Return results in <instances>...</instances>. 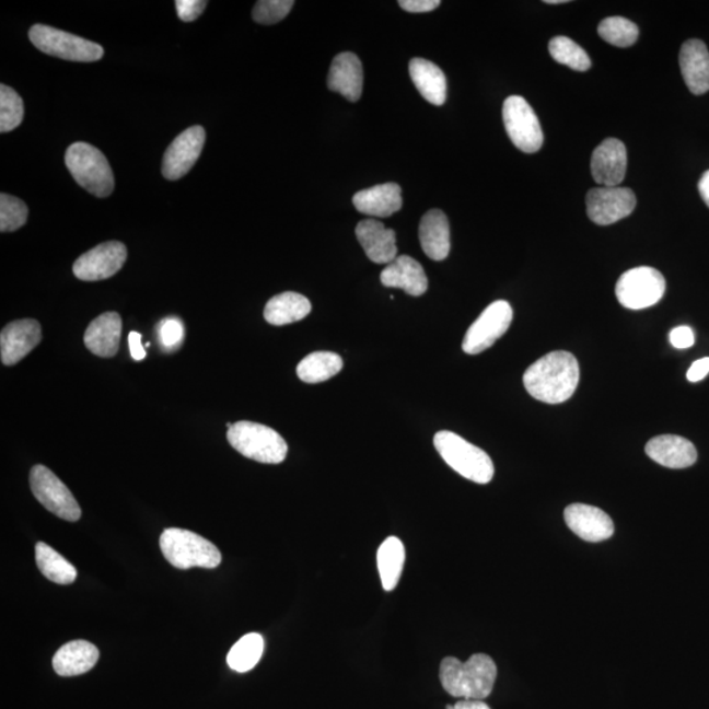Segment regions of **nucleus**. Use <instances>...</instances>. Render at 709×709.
<instances>
[{
  "label": "nucleus",
  "instance_id": "nucleus-15",
  "mask_svg": "<svg viewBox=\"0 0 709 709\" xmlns=\"http://www.w3.org/2000/svg\"><path fill=\"white\" fill-rule=\"evenodd\" d=\"M627 148L616 138H607L591 156V174L603 187H619L627 174Z\"/></svg>",
  "mask_w": 709,
  "mask_h": 709
},
{
  "label": "nucleus",
  "instance_id": "nucleus-19",
  "mask_svg": "<svg viewBox=\"0 0 709 709\" xmlns=\"http://www.w3.org/2000/svg\"><path fill=\"white\" fill-rule=\"evenodd\" d=\"M354 233L373 263L387 266L397 258L396 232L387 229L383 222L374 219L360 221Z\"/></svg>",
  "mask_w": 709,
  "mask_h": 709
},
{
  "label": "nucleus",
  "instance_id": "nucleus-22",
  "mask_svg": "<svg viewBox=\"0 0 709 709\" xmlns=\"http://www.w3.org/2000/svg\"><path fill=\"white\" fill-rule=\"evenodd\" d=\"M679 65L683 79L694 95L709 91V51L700 39H688L682 45Z\"/></svg>",
  "mask_w": 709,
  "mask_h": 709
},
{
  "label": "nucleus",
  "instance_id": "nucleus-6",
  "mask_svg": "<svg viewBox=\"0 0 709 709\" xmlns=\"http://www.w3.org/2000/svg\"><path fill=\"white\" fill-rule=\"evenodd\" d=\"M230 445L241 455L263 464L284 462L288 445L279 432L265 425L241 420L228 430Z\"/></svg>",
  "mask_w": 709,
  "mask_h": 709
},
{
  "label": "nucleus",
  "instance_id": "nucleus-5",
  "mask_svg": "<svg viewBox=\"0 0 709 709\" xmlns=\"http://www.w3.org/2000/svg\"><path fill=\"white\" fill-rule=\"evenodd\" d=\"M66 167L75 182L96 197H108L114 193L115 177L109 162L101 150L90 143L75 142L65 156Z\"/></svg>",
  "mask_w": 709,
  "mask_h": 709
},
{
  "label": "nucleus",
  "instance_id": "nucleus-18",
  "mask_svg": "<svg viewBox=\"0 0 709 709\" xmlns=\"http://www.w3.org/2000/svg\"><path fill=\"white\" fill-rule=\"evenodd\" d=\"M363 65L351 51L340 53L333 59L328 71L327 85L333 92H338L348 102H358L363 92Z\"/></svg>",
  "mask_w": 709,
  "mask_h": 709
},
{
  "label": "nucleus",
  "instance_id": "nucleus-1",
  "mask_svg": "<svg viewBox=\"0 0 709 709\" xmlns=\"http://www.w3.org/2000/svg\"><path fill=\"white\" fill-rule=\"evenodd\" d=\"M523 383L535 399L549 405L562 404L573 396L580 383V365L573 353L554 351L524 372Z\"/></svg>",
  "mask_w": 709,
  "mask_h": 709
},
{
  "label": "nucleus",
  "instance_id": "nucleus-28",
  "mask_svg": "<svg viewBox=\"0 0 709 709\" xmlns=\"http://www.w3.org/2000/svg\"><path fill=\"white\" fill-rule=\"evenodd\" d=\"M311 312L312 304L305 295L284 292L267 302L265 319L274 326H284L304 319Z\"/></svg>",
  "mask_w": 709,
  "mask_h": 709
},
{
  "label": "nucleus",
  "instance_id": "nucleus-12",
  "mask_svg": "<svg viewBox=\"0 0 709 709\" xmlns=\"http://www.w3.org/2000/svg\"><path fill=\"white\" fill-rule=\"evenodd\" d=\"M636 202L632 189L623 187L593 188L586 195L588 216L597 225H613L632 213Z\"/></svg>",
  "mask_w": 709,
  "mask_h": 709
},
{
  "label": "nucleus",
  "instance_id": "nucleus-16",
  "mask_svg": "<svg viewBox=\"0 0 709 709\" xmlns=\"http://www.w3.org/2000/svg\"><path fill=\"white\" fill-rule=\"evenodd\" d=\"M563 518L568 527L584 542L601 543L607 541L615 532L613 519L594 505L570 504L565 509Z\"/></svg>",
  "mask_w": 709,
  "mask_h": 709
},
{
  "label": "nucleus",
  "instance_id": "nucleus-3",
  "mask_svg": "<svg viewBox=\"0 0 709 709\" xmlns=\"http://www.w3.org/2000/svg\"><path fill=\"white\" fill-rule=\"evenodd\" d=\"M433 445L444 462L469 481L485 485L495 477V464L488 453L466 442L457 433L440 431L433 438Z\"/></svg>",
  "mask_w": 709,
  "mask_h": 709
},
{
  "label": "nucleus",
  "instance_id": "nucleus-20",
  "mask_svg": "<svg viewBox=\"0 0 709 709\" xmlns=\"http://www.w3.org/2000/svg\"><path fill=\"white\" fill-rule=\"evenodd\" d=\"M380 278L384 287L403 289L414 298L425 294L429 288L422 265L409 255L397 256L383 269Z\"/></svg>",
  "mask_w": 709,
  "mask_h": 709
},
{
  "label": "nucleus",
  "instance_id": "nucleus-21",
  "mask_svg": "<svg viewBox=\"0 0 709 709\" xmlns=\"http://www.w3.org/2000/svg\"><path fill=\"white\" fill-rule=\"evenodd\" d=\"M647 455L656 464L672 469H685L698 460V452L689 440L676 435H661L649 440Z\"/></svg>",
  "mask_w": 709,
  "mask_h": 709
},
{
  "label": "nucleus",
  "instance_id": "nucleus-43",
  "mask_svg": "<svg viewBox=\"0 0 709 709\" xmlns=\"http://www.w3.org/2000/svg\"><path fill=\"white\" fill-rule=\"evenodd\" d=\"M129 348H130V354L131 358H133L137 361H140L144 358H147V351H144V348L141 344V334L137 332H131L129 334Z\"/></svg>",
  "mask_w": 709,
  "mask_h": 709
},
{
  "label": "nucleus",
  "instance_id": "nucleus-32",
  "mask_svg": "<svg viewBox=\"0 0 709 709\" xmlns=\"http://www.w3.org/2000/svg\"><path fill=\"white\" fill-rule=\"evenodd\" d=\"M265 650V640L259 634H248L236 641L228 654V665L234 672L246 673L258 665Z\"/></svg>",
  "mask_w": 709,
  "mask_h": 709
},
{
  "label": "nucleus",
  "instance_id": "nucleus-40",
  "mask_svg": "<svg viewBox=\"0 0 709 709\" xmlns=\"http://www.w3.org/2000/svg\"><path fill=\"white\" fill-rule=\"evenodd\" d=\"M670 344L678 350L693 347L695 344V334L691 327L678 326L670 332Z\"/></svg>",
  "mask_w": 709,
  "mask_h": 709
},
{
  "label": "nucleus",
  "instance_id": "nucleus-34",
  "mask_svg": "<svg viewBox=\"0 0 709 709\" xmlns=\"http://www.w3.org/2000/svg\"><path fill=\"white\" fill-rule=\"evenodd\" d=\"M597 33L604 42L617 46V48H628L637 42L640 32L639 26L630 20L613 16L603 20L597 26Z\"/></svg>",
  "mask_w": 709,
  "mask_h": 709
},
{
  "label": "nucleus",
  "instance_id": "nucleus-38",
  "mask_svg": "<svg viewBox=\"0 0 709 709\" xmlns=\"http://www.w3.org/2000/svg\"><path fill=\"white\" fill-rule=\"evenodd\" d=\"M156 335L161 347L166 352L179 350L184 338H186L183 322L176 317H168L161 321V324L156 327Z\"/></svg>",
  "mask_w": 709,
  "mask_h": 709
},
{
  "label": "nucleus",
  "instance_id": "nucleus-42",
  "mask_svg": "<svg viewBox=\"0 0 709 709\" xmlns=\"http://www.w3.org/2000/svg\"><path fill=\"white\" fill-rule=\"evenodd\" d=\"M708 373L709 358H702L700 360H696L695 363L689 367V370L687 372V380L691 381V383H698V381L706 379Z\"/></svg>",
  "mask_w": 709,
  "mask_h": 709
},
{
  "label": "nucleus",
  "instance_id": "nucleus-9",
  "mask_svg": "<svg viewBox=\"0 0 709 709\" xmlns=\"http://www.w3.org/2000/svg\"><path fill=\"white\" fill-rule=\"evenodd\" d=\"M33 496L51 514L68 522H77L82 516L77 499L68 486L44 465L33 466L30 475Z\"/></svg>",
  "mask_w": 709,
  "mask_h": 709
},
{
  "label": "nucleus",
  "instance_id": "nucleus-39",
  "mask_svg": "<svg viewBox=\"0 0 709 709\" xmlns=\"http://www.w3.org/2000/svg\"><path fill=\"white\" fill-rule=\"evenodd\" d=\"M207 5L208 2H204V0H176L175 2L177 16L186 23L199 19Z\"/></svg>",
  "mask_w": 709,
  "mask_h": 709
},
{
  "label": "nucleus",
  "instance_id": "nucleus-30",
  "mask_svg": "<svg viewBox=\"0 0 709 709\" xmlns=\"http://www.w3.org/2000/svg\"><path fill=\"white\" fill-rule=\"evenodd\" d=\"M344 368V360L338 353L317 351L309 353L298 365V376L306 384L325 383Z\"/></svg>",
  "mask_w": 709,
  "mask_h": 709
},
{
  "label": "nucleus",
  "instance_id": "nucleus-8",
  "mask_svg": "<svg viewBox=\"0 0 709 709\" xmlns=\"http://www.w3.org/2000/svg\"><path fill=\"white\" fill-rule=\"evenodd\" d=\"M666 291V281L652 267H636L624 272L616 282V299L630 311H642L661 301Z\"/></svg>",
  "mask_w": 709,
  "mask_h": 709
},
{
  "label": "nucleus",
  "instance_id": "nucleus-37",
  "mask_svg": "<svg viewBox=\"0 0 709 709\" xmlns=\"http://www.w3.org/2000/svg\"><path fill=\"white\" fill-rule=\"evenodd\" d=\"M293 0H259L253 10V19L263 25H272L284 20L293 9Z\"/></svg>",
  "mask_w": 709,
  "mask_h": 709
},
{
  "label": "nucleus",
  "instance_id": "nucleus-14",
  "mask_svg": "<svg viewBox=\"0 0 709 709\" xmlns=\"http://www.w3.org/2000/svg\"><path fill=\"white\" fill-rule=\"evenodd\" d=\"M206 129L195 125L184 131L171 142L164 153L162 174L168 181L181 179L195 166L206 144Z\"/></svg>",
  "mask_w": 709,
  "mask_h": 709
},
{
  "label": "nucleus",
  "instance_id": "nucleus-27",
  "mask_svg": "<svg viewBox=\"0 0 709 709\" xmlns=\"http://www.w3.org/2000/svg\"><path fill=\"white\" fill-rule=\"evenodd\" d=\"M409 72L414 85L425 101L443 105L446 101V78L442 69L425 58H412Z\"/></svg>",
  "mask_w": 709,
  "mask_h": 709
},
{
  "label": "nucleus",
  "instance_id": "nucleus-4",
  "mask_svg": "<svg viewBox=\"0 0 709 709\" xmlns=\"http://www.w3.org/2000/svg\"><path fill=\"white\" fill-rule=\"evenodd\" d=\"M160 545L163 556L177 569H214L222 560L221 551L213 543L187 530H164Z\"/></svg>",
  "mask_w": 709,
  "mask_h": 709
},
{
  "label": "nucleus",
  "instance_id": "nucleus-33",
  "mask_svg": "<svg viewBox=\"0 0 709 709\" xmlns=\"http://www.w3.org/2000/svg\"><path fill=\"white\" fill-rule=\"evenodd\" d=\"M549 53L556 62L568 66L571 70L588 71L591 68L588 53L569 37L557 36L551 38Z\"/></svg>",
  "mask_w": 709,
  "mask_h": 709
},
{
  "label": "nucleus",
  "instance_id": "nucleus-11",
  "mask_svg": "<svg viewBox=\"0 0 709 709\" xmlns=\"http://www.w3.org/2000/svg\"><path fill=\"white\" fill-rule=\"evenodd\" d=\"M512 317L514 312L508 301L492 302L466 332L463 340L464 352L477 354L488 350L509 330Z\"/></svg>",
  "mask_w": 709,
  "mask_h": 709
},
{
  "label": "nucleus",
  "instance_id": "nucleus-25",
  "mask_svg": "<svg viewBox=\"0 0 709 709\" xmlns=\"http://www.w3.org/2000/svg\"><path fill=\"white\" fill-rule=\"evenodd\" d=\"M419 241L423 252L432 260H444L451 252L450 222L440 209L427 212L419 225Z\"/></svg>",
  "mask_w": 709,
  "mask_h": 709
},
{
  "label": "nucleus",
  "instance_id": "nucleus-36",
  "mask_svg": "<svg viewBox=\"0 0 709 709\" xmlns=\"http://www.w3.org/2000/svg\"><path fill=\"white\" fill-rule=\"evenodd\" d=\"M28 220V207L15 196L0 195V232H16Z\"/></svg>",
  "mask_w": 709,
  "mask_h": 709
},
{
  "label": "nucleus",
  "instance_id": "nucleus-35",
  "mask_svg": "<svg viewBox=\"0 0 709 709\" xmlns=\"http://www.w3.org/2000/svg\"><path fill=\"white\" fill-rule=\"evenodd\" d=\"M24 103L15 90L0 85V133H9L22 124Z\"/></svg>",
  "mask_w": 709,
  "mask_h": 709
},
{
  "label": "nucleus",
  "instance_id": "nucleus-41",
  "mask_svg": "<svg viewBox=\"0 0 709 709\" xmlns=\"http://www.w3.org/2000/svg\"><path fill=\"white\" fill-rule=\"evenodd\" d=\"M398 4L407 12L423 13L437 10L440 0H399Z\"/></svg>",
  "mask_w": 709,
  "mask_h": 709
},
{
  "label": "nucleus",
  "instance_id": "nucleus-45",
  "mask_svg": "<svg viewBox=\"0 0 709 709\" xmlns=\"http://www.w3.org/2000/svg\"><path fill=\"white\" fill-rule=\"evenodd\" d=\"M699 193L701 199L705 200L709 208V170L700 177L699 181Z\"/></svg>",
  "mask_w": 709,
  "mask_h": 709
},
{
  "label": "nucleus",
  "instance_id": "nucleus-24",
  "mask_svg": "<svg viewBox=\"0 0 709 709\" xmlns=\"http://www.w3.org/2000/svg\"><path fill=\"white\" fill-rule=\"evenodd\" d=\"M352 202L360 213L385 219L403 208V189L396 183L379 184L359 190L353 195Z\"/></svg>",
  "mask_w": 709,
  "mask_h": 709
},
{
  "label": "nucleus",
  "instance_id": "nucleus-13",
  "mask_svg": "<svg viewBox=\"0 0 709 709\" xmlns=\"http://www.w3.org/2000/svg\"><path fill=\"white\" fill-rule=\"evenodd\" d=\"M128 249L124 243L111 241L102 243L79 256L72 266L75 278L82 281H98L112 278L127 260Z\"/></svg>",
  "mask_w": 709,
  "mask_h": 709
},
{
  "label": "nucleus",
  "instance_id": "nucleus-44",
  "mask_svg": "<svg viewBox=\"0 0 709 709\" xmlns=\"http://www.w3.org/2000/svg\"><path fill=\"white\" fill-rule=\"evenodd\" d=\"M455 709H491L484 700H458Z\"/></svg>",
  "mask_w": 709,
  "mask_h": 709
},
{
  "label": "nucleus",
  "instance_id": "nucleus-29",
  "mask_svg": "<svg viewBox=\"0 0 709 709\" xmlns=\"http://www.w3.org/2000/svg\"><path fill=\"white\" fill-rule=\"evenodd\" d=\"M405 547L398 537H387L377 551V567L385 591L397 588L405 563Z\"/></svg>",
  "mask_w": 709,
  "mask_h": 709
},
{
  "label": "nucleus",
  "instance_id": "nucleus-47",
  "mask_svg": "<svg viewBox=\"0 0 709 709\" xmlns=\"http://www.w3.org/2000/svg\"><path fill=\"white\" fill-rule=\"evenodd\" d=\"M445 709H455V706H446Z\"/></svg>",
  "mask_w": 709,
  "mask_h": 709
},
{
  "label": "nucleus",
  "instance_id": "nucleus-31",
  "mask_svg": "<svg viewBox=\"0 0 709 709\" xmlns=\"http://www.w3.org/2000/svg\"><path fill=\"white\" fill-rule=\"evenodd\" d=\"M36 563L43 576L58 584H70L77 580V569L48 544H36Z\"/></svg>",
  "mask_w": 709,
  "mask_h": 709
},
{
  "label": "nucleus",
  "instance_id": "nucleus-7",
  "mask_svg": "<svg viewBox=\"0 0 709 709\" xmlns=\"http://www.w3.org/2000/svg\"><path fill=\"white\" fill-rule=\"evenodd\" d=\"M30 39L45 55L65 61L96 62L104 56L103 46L49 25H33L30 30Z\"/></svg>",
  "mask_w": 709,
  "mask_h": 709
},
{
  "label": "nucleus",
  "instance_id": "nucleus-2",
  "mask_svg": "<svg viewBox=\"0 0 709 709\" xmlns=\"http://www.w3.org/2000/svg\"><path fill=\"white\" fill-rule=\"evenodd\" d=\"M497 665L488 654H473L462 662L446 656L440 663L439 678L445 693L462 700H484L490 696L497 679Z\"/></svg>",
  "mask_w": 709,
  "mask_h": 709
},
{
  "label": "nucleus",
  "instance_id": "nucleus-10",
  "mask_svg": "<svg viewBox=\"0 0 709 709\" xmlns=\"http://www.w3.org/2000/svg\"><path fill=\"white\" fill-rule=\"evenodd\" d=\"M503 123L512 143L523 153L541 150L544 135L541 123L531 105L522 96H510L503 103Z\"/></svg>",
  "mask_w": 709,
  "mask_h": 709
},
{
  "label": "nucleus",
  "instance_id": "nucleus-23",
  "mask_svg": "<svg viewBox=\"0 0 709 709\" xmlns=\"http://www.w3.org/2000/svg\"><path fill=\"white\" fill-rule=\"evenodd\" d=\"M123 322L116 312L98 315L84 333V345L101 358H114L120 347Z\"/></svg>",
  "mask_w": 709,
  "mask_h": 709
},
{
  "label": "nucleus",
  "instance_id": "nucleus-26",
  "mask_svg": "<svg viewBox=\"0 0 709 709\" xmlns=\"http://www.w3.org/2000/svg\"><path fill=\"white\" fill-rule=\"evenodd\" d=\"M97 660L98 650L94 643L75 640L57 650L53 656V669L61 676H77L90 672Z\"/></svg>",
  "mask_w": 709,
  "mask_h": 709
},
{
  "label": "nucleus",
  "instance_id": "nucleus-46",
  "mask_svg": "<svg viewBox=\"0 0 709 709\" xmlns=\"http://www.w3.org/2000/svg\"><path fill=\"white\" fill-rule=\"evenodd\" d=\"M567 2H568V0H547V2H545V3H548V4H561V3H567Z\"/></svg>",
  "mask_w": 709,
  "mask_h": 709
},
{
  "label": "nucleus",
  "instance_id": "nucleus-17",
  "mask_svg": "<svg viewBox=\"0 0 709 709\" xmlns=\"http://www.w3.org/2000/svg\"><path fill=\"white\" fill-rule=\"evenodd\" d=\"M42 326L36 319H19L0 333V357L4 365H15L42 341Z\"/></svg>",
  "mask_w": 709,
  "mask_h": 709
}]
</instances>
